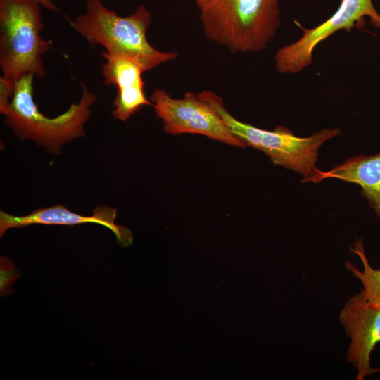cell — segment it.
<instances>
[{
	"label": "cell",
	"mask_w": 380,
	"mask_h": 380,
	"mask_svg": "<svg viewBox=\"0 0 380 380\" xmlns=\"http://www.w3.org/2000/svg\"><path fill=\"white\" fill-rule=\"evenodd\" d=\"M280 0H205L198 7L206 38L232 53L265 49L281 25Z\"/></svg>",
	"instance_id": "1"
},
{
	"label": "cell",
	"mask_w": 380,
	"mask_h": 380,
	"mask_svg": "<svg viewBox=\"0 0 380 380\" xmlns=\"http://www.w3.org/2000/svg\"><path fill=\"white\" fill-rule=\"evenodd\" d=\"M33 74L14 84L10 101L0 105L5 122L21 140L31 139L48 151L58 154L62 145L84 135V125L91 115L96 96L82 86V97L63 113L53 118L40 112L33 98Z\"/></svg>",
	"instance_id": "2"
},
{
	"label": "cell",
	"mask_w": 380,
	"mask_h": 380,
	"mask_svg": "<svg viewBox=\"0 0 380 380\" xmlns=\"http://www.w3.org/2000/svg\"><path fill=\"white\" fill-rule=\"evenodd\" d=\"M85 8L72 26L90 43L103 46L108 53L129 57L145 72L177 57L175 52L156 49L147 40L151 14L145 6L125 17L107 8L101 0H86Z\"/></svg>",
	"instance_id": "3"
},
{
	"label": "cell",
	"mask_w": 380,
	"mask_h": 380,
	"mask_svg": "<svg viewBox=\"0 0 380 380\" xmlns=\"http://www.w3.org/2000/svg\"><path fill=\"white\" fill-rule=\"evenodd\" d=\"M222 118L230 132L248 146L263 152L277 165L303 176V182H315L319 170L316 167L318 151L324 143L342 134L338 127L319 130L310 137L296 136L284 126L270 131L243 122L227 110L222 99L211 91L198 94Z\"/></svg>",
	"instance_id": "4"
},
{
	"label": "cell",
	"mask_w": 380,
	"mask_h": 380,
	"mask_svg": "<svg viewBox=\"0 0 380 380\" xmlns=\"http://www.w3.org/2000/svg\"><path fill=\"white\" fill-rule=\"evenodd\" d=\"M41 5L57 9L51 0H0L1 77L13 84L27 74L45 75L42 55L51 43L39 34L44 27Z\"/></svg>",
	"instance_id": "5"
},
{
	"label": "cell",
	"mask_w": 380,
	"mask_h": 380,
	"mask_svg": "<svg viewBox=\"0 0 380 380\" xmlns=\"http://www.w3.org/2000/svg\"><path fill=\"white\" fill-rule=\"evenodd\" d=\"M150 101L166 133L201 134L234 147H246L232 134L215 110L194 92L175 99L166 91L156 89Z\"/></svg>",
	"instance_id": "6"
},
{
	"label": "cell",
	"mask_w": 380,
	"mask_h": 380,
	"mask_svg": "<svg viewBox=\"0 0 380 380\" xmlns=\"http://www.w3.org/2000/svg\"><path fill=\"white\" fill-rule=\"evenodd\" d=\"M365 17L380 27V14L372 0H341L338 8L329 18L312 28L300 27L301 37L277 50L274 57L277 71L289 75L300 72L312 63L318 44L341 30L349 32Z\"/></svg>",
	"instance_id": "7"
},
{
	"label": "cell",
	"mask_w": 380,
	"mask_h": 380,
	"mask_svg": "<svg viewBox=\"0 0 380 380\" xmlns=\"http://www.w3.org/2000/svg\"><path fill=\"white\" fill-rule=\"evenodd\" d=\"M338 319L350 339L346 358L357 370L356 379L380 372V366L371 365L372 353L380 343V308L369 303L360 289L346 302Z\"/></svg>",
	"instance_id": "8"
},
{
	"label": "cell",
	"mask_w": 380,
	"mask_h": 380,
	"mask_svg": "<svg viewBox=\"0 0 380 380\" xmlns=\"http://www.w3.org/2000/svg\"><path fill=\"white\" fill-rule=\"evenodd\" d=\"M116 215L117 209L108 206L97 207L94 209L91 215L85 216L70 211L61 204L38 208L23 216L13 215L1 211L0 236L2 237L10 229L32 224L74 226L94 223L110 229L121 246L128 247L133 242L132 232L127 227L115 223Z\"/></svg>",
	"instance_id": "9"
},
{
	"label": "cell",
	"mask_w": 380,
	"mask_h": 380,
	"mask_svg": "<svg viewBox=\"0 0 380 380\" xmlns=\"http://www.w3.org/2000/svg\"><path fill=\"white\" fill-rule=\"evenodd\" d=\"M106 62L102 72L104 83L118 89L113 101L112 116L121 121L127 120L144 106H152L145 96L142 80L143 67L137 61L125 56L103 53Z\"/></svg>",
	"instance_id": "10"
},
{
	"label": "cell",
	"mask_w": 380,
	"mask_h": 380,
	"mask_svg": "<svg viewBox=\"0 0 380 380\" xmlns=\"http://www.w3.org/2000/svg\"><path fill=\"white\" fill-rule=\"evenodd\" d=\"M329 178L357 184L380 221V153L347 158L329 171L319 170L316 184Z\"/></svg>",
	"instance_id": "11"
},
{
	"label": "cell",
	"mask_w": 380,
	"mask_h": 380,
	"mask_svg": "<svg viewBox=\"0 0 380 380\" xmlns=\"http://www.w3.org/2000/svg\"><path fill=\"white\" fill-rule=\"evenodd\" d=\"M349 249L353 254L359 258L362 269H359L350 261L345 262L346 269L360 281L362 285L361 290L367 300L380 308V268H374L370 265L362 238H356Z\"/></svg>",
	"instance_id": "12"
},
{
	"label": "cell",
	"mask_w": 380,
	"mask_h": 380,
	"mask_svg": "<svg viewBox=\"0 0 380 380\" xmlns=\"http://www.w3.org/2000/svg\"><path fill=\"white\" fill-rule=\"evenodd\" d=\"M20 272L15 268L14 264L6 256L0 258V293L1 296L13 293V283L20 276Z\"/></svg>",
	"instance_id": "13"
},
{
	"label": "cell",
	"mask_w": 380,
	"mask_h": 380,
	"mask_svg": "<svg viewBox=\"0 0 380 380\" xmlns=\"http://www.w3.org/2000/svg\"><path fill=\"white\" fill-rule=\"evenodd\" d=\"M205 0H194V1L196 2V4H197L198 7H200L203 3L204 2Z\"/></svg>",
	"instance_id": "14"
}]
</instances>
